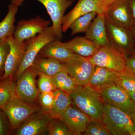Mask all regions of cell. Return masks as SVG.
Wrapping results in <instances>:
<instances>
[{
	"mask_svg": "<svg viewBox=\"0 0 135 135\" xmlns=\"http://www.w3.org/2000/svg\"><path fill=\"white\" fill-rule=\"evenodd\" d=\"M70 95L72 104L90 120L102 121L105 103L97 90L88 85L78 86Z\"/></svg>",
	"mask_w": 135,
	"mask_h": 135,
	"instance_id": "6da1fadb",
	"label": "cell"
},
{
	"mask_svg": "<svg viewBox=\"0 0 135 135\" xmlns=\"http://www.w3.org/2000/svg\"><path fill=\"white\" fill-rule=\"evenodd\" d=\"M101 121L112 135H135V126L130 114L107 104Z\"/></svg>",
	"mask_w": 135,
	"mask_h": 135,
	"instance_id": "7a4b0ae2",
	"label": "cell"
},
{
	"mask_svg": "<svg viewBox=\"0 0 135 135\" xmlns=\"http://www.w3.org/2000/svg\"><path fill=\"white\" fill-rule=\"evenodd\" d=\"M56 39L53 26H49L35 37L26 41V48L24 55L18 69L15 74L17 79L28 68L32 65L34 61L44 46Z\"/></svg>",
	"mask_w": 135,
	"mask_h": 135,
	"instance_id": "3957f363",
	"label": "cell"
},
{
	"mask_svg": "<svg viewBox=\"0 0 135 135\" xmlns=\"http://www.w3.org/2000/svg\"><path fill=\"white\" fill-rule=\"evenodd\" d=\"M105 17L109 44L122 52L127 57L135 53V40L131 30L118 25Z\"/></svg>",
	"mask_w": 135,
	"mask_h": 135,
	"instance_id": "277c9868",
	"label": "cell"
},
{
	"mask_svg": "<svg viewBox=\"0 0 135 135\" xmlns=\"http://www.w3.org/2000/svg\"><path fill=\"white\" fill-rule=\"evenodd\" d=\"M98 91L105 103L129 114L135 113V105L129 94L117 81L107 84Z\"/></svg>",
	"mask_w": 135,
	"mask_h": 135,
	"instance_id": "5b68a950",
	"label": "cell"
},
{
	"mask_svg": "<svg viewBox=\"0 0 135 135\" xmlns=\"http://www.w3.org/2000/svg\"><path fill=\"white\" fill-rule=\"evenodd\" d=\"M88 58L95 65L116 72H123L127 69L126 56L110 44L99 48L94 55Z\"/></svg>",
	"mask_w": 135,
	"mask_h": 135,
	"instance_id": "8992f818",
	"label": "cell"
},
{
	"mask_svg": "<svg viewBox=\"0 0 135 135\" xmlns=\"http://www.w3.org/2000/svg\"><path fill=\"white\" fill-rule=\"evenodd\" d=\"M9 123L11 130H16L38 110L27 101L15 96L7 104L0 106Z\"/></svg>",
	"mask_w": 135,
	"mask_h": 135,
	"instance_id": "52a82bcc",
	"label": "cell"
},
{
	"mask_svg": "<svg viewBox=\"0 0 135 135\" xmlns=\"http://www.w3.org/2000/svg\"><path fill=\"white\" fill-rule=\"evenodd\" d=\"M61 63L64 70L74 79L78 86L88 84L95 65L88 57L79 55L74 59Z\"/></svg>",
	"mask_w": 135,
	"mask_h": 135,
	"instance_id": "ba28073f",
	"label": "cell"
},
{
	"mask_svg": "<svg viewBox=\"0 0 135 135\" xmlns=\"http://www.w3.org/2000/svg\"><path fill=\"white\" fill-rule=\"evenodd\" d=\"M105 17L113 23L131 30L135 22L129 0H116L105 11Z\"/></svg>",
	"mask_w": 135,
	"mask_h": 135,
	"instance_id": "9c48e42d",
	"label": "cell"
},
{
	"mask_svg": "<svg viewBox=\"0 0 135 135\" xmlns=\"http://www.w3.org/2000/svg\"><path fill=\"white\" fill-rule=\"evenodd\" d=\"M24 0H21L23 3ZM46 8L53 23L56 39L62 38V21L66 10L72 5L75 0H36Z\"/></svg>",
	"mask_w": 135,
	"mask_h": 135,
	"instance_id": "30bf717a",
	"label": "cell"
},
{
	"mask_svg": "<svg viewBox=\"0 0 135 135\" xmlns=\"http://www.w3.org/2000/svg\"><path fill=\"white\" fill-rule=\"evenodd\" d=\"M37 71L32 66L26 69L17 79L16 91L17 96L27 102L35 101L38 93L35 83Z\"/></svg>",
	"mask_w": 135,
	"mask_h": 135,
	"instance_id": "8fae6325",
	"label": "cell"
},
{
	"mask_svg": "<svg viewBox=\"0 0 135 135\" xmlns=\"http://www.w3.org/2000/svg\"><path fill=\"white\" fill-rule=\"evenodd\" d=\"M50 24V21L39 16L29 20H22L15 27L13 36L18 41L23 42L36 36L47 28Z\"/></svg>",
	"mask_w": 135,
	"mask_h": 135,
	"instance_id": "7c38bea8",
	"label": "cell"
},
{
	"mask_svg": "<svg viewBox=\"0 0 135 135\" xmlns=\"http://www.w3.org/2000/svg\"><path fill=\"white\" fill-rule=\"evenodd\" d=\"M9 45V51L5 63L4 72L1 79L13 77L18 69L24 55L26 43V41L20 42L13 35L8 38Z\"/></svg>",
	"mask_w": 135,
	"mask_h": 135,
	"instance_id": "4fadbf2b",
	"label": "cell"
},
{
	"mask_svg": "<svg viewBox=\"0 0 135 135\" xmlns=\"http://www.w3.org/2000/svg\"><path fill=\"white\" fill-rule=\"evenodd\" d=\"M53 118L44 111L34 113L16 130L17 135H38L47 131Z\"/></svg>",
	"mask_w": 135,
	"mask_h": 135,
	"instance_id": "5bb4252c",
	"label": "cell"
},
{
	"mask_svg": "<svg viewBox=\"0 0 135 135\" xmlns=\"http://www.w3.org/2000/svg\"><path fill=\"white\" fill-rule=\"evenodd\" d=\"M72 135H83L90 119L77 108L69 107L61 119Z\"/></svg>",
	"mask_w": 135,
	"mask_h": 135,
	"instance_id": "9a60e30c",
	"label": "cell"
},
{
	"mask_svg": "<svg viewBox=\"0 0 135 135\" xmlns=\"http://www.w3.org/2000/svg\"><path fill=\"white\" fill-rule=\"evenodd\" d=\"M95 12L98 15L104 13L94 0H79L76 5L71 11L64 16L62 21V32L65 33L74 20L84 15Z\"/></svg>",
	"mask_w": 135,
	"mask_h": 135,
	"instance_id": "2e32d148",
	"label": "cell"
},
{
	"mask_svg": "<svg viewBox=\"0 0 135 135\" xmlns=\"http://www.w3.org/2000/svg\"><path fill=\"white\" fill-rule=\"evenodd\" d=\"M84 37L100 48L109 45L105 12L97 15L85 33Z\"/></svg>",
	"mask_w": 135,
	"mask_h": 135,
	"instance_id": "e0dca14e",
	"label": "cell"
},
{
	"mask_svg": "<svg viewBox=\"0 0 135 135\" xmlns=\"http://www.w3.org/2000/svg\"><path fill=\"white\" fill-rule=\"evenodd\" d=\"M38 55L43 57L55 59L60 62L72 60L79 56L63 46L62 42L57 39L47 44Z\"/></svg>",
	"mask_w": 135,
	"mask_h": 135,
	"instance_id": "ac0fdd59",
	"label": "cell"
},
{
	"mask_svg": "<svg viewBox=\"0 0 135 135\" xmlns=\"http://www.w3.org/2000/svg\"><path fill=\"white\" fill-rule=\"evenodd\" d=\"M62 44L73 52L84 57L94 55L99 47L84 37L77 36Z\"/></svg>",
	"mask_w": 135,
	"mask_h": 135,
	"instance_id": "d6986e66",
	"label": "cell"
},
{
	"mask_svg": "<svg viewBox=\"0 0 135 135\" xmlns=\"http://www.w3.org/2000/svg\"><path fill=\"white\" fill-rule=\"evenodd\" d=\"M120 73L95 65L88 85L99 90L107 84L117 81Z\"/></svg>",
	"mask_w": 135,
	"mask_h": 135,
	"instance_id": "ffe728a7",
	"label": "cell"
},
{
	"mask_svg": "<svg viewBox=\"0 0 135 135\" xmlns=\"http://www.w3.org/2000/svg\"><path fill=\"white\" fill-rule=\"evenodd\" d=\"M33 66L37 71L53 77L64 70L62 64L55 59L45 57L38 55L33 63Z\"/></svg>",
	"mask_w": 135,
	"mask_h": 135,
	"instance_id": "44dd1931",
	"label": "cell"
},
{
	"mask_svg": "<svg viewBox=\"0 0 135 135\" xmlns=\"http://www.w3.org/2000/svg\"><path fill=\"white\" fill-rule=\"evenodd\" d=\"M19 7V5L15 2H11L9 5L7 14L0 22V40L13 35L16 27V16Z\"/></svg>",
	"mask_w": 135,
	"mask_h": 135,
	"instance_id": "7402d4cb",
	"label": "cell"
},
{
	"mask_svg": "<svg viewBox=\"0 0 135 135\" xmlns=\"http://www.w3.org/2000/svg\"><path fill=\"white\" fill-rule=\"evenodd\" d=\"M55 95L54 106L50 116L53 118L61 119L66 109L72 104L70 94L56 89L54 91Z\"/></svg>",
	"mask_w": 135,
	"mask_h": 135,
	"instance_id": "603a6c76",
	"label": "cell"
},
{
	"mask_svg": "<svg viewBox=\"0 0 135 135\" xmlns=\"http://www.w3.org/2000/svg\"><path fill=\"white\" fill-rule=\"evenodd\" d=\"M53 78L57 89L69 94L78 86L74 79L64 70L57 73Z\"/></svg>",
	"mask_w": 135,
	"mask_h": 135,
	"instance_id": "cb8c5ba5",
	"label": "cell"
},
{
	"mask_svg": "<svg viewBox=\"0 0 135 135\" xmlns=\"http://www.w3.org/2000/svg\"><path fill=\"white\" fill-rule=\"evenodd\" d=\"M16 83L12 77L0 79V106H2L16 95Z\"/></svg>",
	"mask_w": 135,
	"mask_h": 135,
	"instance_id": "d4e9b609",
	"label": "cell"
},
{
	"mask_svg": "<svg viewBox=\"0 0 135 135\" xmlns=\"http://www.w3.org/2000/svg\"><path fill=\"white\" fill-rule=\"evenodd\" d=\"M97 15L96 12H90L74 20L69 27V28L71 30L72 36L79 33H86L91 23Z\"/></svg>",
	"mask_w": 135,
	"mask_h": 135,
	"instance_id": "484cf974",
	"label": "cell"
},
{
	"mask_svg": "<svg viewBox=\"0 0 135 135\" xmlns=\"http://www.w3.org/2000/svg\"><path fill=\"white\" fill-rule=\"evenodd\" d=\"M116 81L127 92H135V76L127 68L120 73Z\"/></svg>",
	"mask_w": 135,
	"mask_h": 135,
	"instance_id": "4316f807",
	"label": "cell"
},
{
	"mask_svg": "<svg viewBox=\"0 0 135 135\" xmlns=\"http://www.w3.org/2000/svg\"><path fill=\"white\" fill-rule=\"evenodd\" d=\"M37 73L39 75L37 84L40 93L53 92L57 89L53 77L40 72Z\"/></svg>",
	"mask_w": 135,
	"mask_h": 135,
	"instance_id": "83f0119b",
	"label": "cell"
},
{
	"mask_svg": "<svg viewBox=\"0 0 135 135\" xmlns=\"http://www.w3.org/2000/svg\"><path fill=\"white\" fill-rule=\"evenodd\" d=\"M84 135H111V134L101 121H89L86 128Z\"/></svg>",
	"mask_w": 135,
	"mask_h": 135,
	"instance_id": "f1b7e54d",
	"label": "cell"
},
{
	"mask_svg": "<svg viewBox=\"0 0 135 135\" xmlns=\"http://www.w3.org/2000/svg\"><path fill=\"white\" fill-rule=\"evenodd\" d=\"M47 131L50 135H72L62 121L56 118L51 121Z\"/></svg>",
	"mask_w": 135,
	"mask_h": 135,
	"instance_id": "f546056e",
	"label": "cell"
},
{
	"mask_svg": "<svg viewBox=\"0 0 135 135\" xmlns=\"http://www.w3.org/2000/svg\"><path fill=\"white\" fill-rule=\"evenodd\" d=\"M40 102L44 111L50 116L54 106L55 95L54 92L41 93L39 96Z\"/></svg>",
	"mask_w": 135,
	"mask_h": 135,
	"instance_id": "4dcf8cb0",
	"label": "cell"
},
{
	"mask_svg": "<svg viewBox=\"0 0 135 135\" xmlns=\"http://www.w3.org/2000/svg\"><path fill=\"white\" fill-rule=\"evenodd\" d=\"M8 38L0 40V77L4 72L5 63L9 51Z\"/></svg>",
	"mask_w": 135,
	"mask_h": 135,
	"instance_id": "1f68e13d",
	"label": "cell"
},
{
	"mask_svg": "<svg viewBox=\"0 0 135 135\" xmlns=\"http://www.w3.org/2000/svg\"><path fill=\"white\" fill-rule=\"evenodd\" d=\"M11 129L7 118L0 109V135L9 134Z\"/></svg>",
	"mask_w": 135,
	"mask_h": 135,
	"instance_id": "d6a6232c",
	"label": "cell"
},
{
	"mask_svg": "<svg viewBox=\"0 0 135 135\" xmlns=\"http://www.w3.org/2000/svg\"><path fill=\"white\" fill-rule=\"evenodd\" d=\"M127 68L135 76V53L127 57Z\"/></svg>",
	"mask_w": 135,
	"mask_h": 135,
	"instance_id": "836d02e7",
	"label": "cell"
},
{
	"mask_svg": "<svg viewBox=\"0 0 135 135\" xmlns=\"http://www.w3.org/2000/svg\"><path fill=\"white\" fill-rule=\"evenodd\" d=\"M131 8L133 13V17L135 21V0H129Z\"/></svg>",
	"mask_w": 135,
	"mask_h": 135,
	"instance_id": "e575fe53",
	"label": "cell"
},
{
	"mask_svg": "<svg viewBox=\"0 0 135 135\" xmlns=\"http://www.w3.org/2000/svg\"><path fill=\"white\" fill-rule=\"evenodd\" d=\"M115 1L116 0H104L103 8L104 12L108 6Z\"/></svg>",
	"mask_w": 135,
	"mask_h": 135,
	"instance_id": "d590c367",
	"label": "cell"
},
{
	"mask_svg": "<svg viewBox=\"0 0 135 135\" xmlns=\"http://www.w3.org/2000/svg\"><path fill=\"white\" fill-rule=\"evenodd\" d=\"M94 1H95V2L96 3L97 5L99 6V7H100L104 11L103 8L104 0H94Z\"/></svg>",
	"mask_w": 135,
	"mask_h": 135,
	"instance_id": "8d00e7d4",
	"label": "cell"
},
{
	"mask_svg": "<svg viewBox=\"0 0 135 135\" xmlns=\"http://www.w3.org/2000/svg\"><path fill=\"white\" fill-rule=\"evenodd\" d=\"M135 105V92H128Z\"/></svg>",
	"mask_w": 135,
	"mask_h": 135,
	"instance_id": "74e56055",
	"label": "cell"
},
{
	"mask_svg": "<svg viewBox=\"0 0 135 135\" xmlns=\"http://www.w3.org/2000/svg\"><path fill=\"white\" fill-rule=\"evenodd\" d=\"M11 2H16L18 4L19 6H21L22 4L21 2V0H11Z\"/></svg>",
	"mask_w": 135,
	"mask_h": 135,
	"instance_id": "f35d334b",
	"label": "cell"
},
{
	"mask_svg": "<svg viewBox=\"0 0 135 135\" xmlns=\"http://www.w3.org/2000/svg\"><path fill=\"white\" fill-rule=\"evenodd\" d=\"M130 115L131 116V118H132L133 123H134L135 126V113L131 114Z\"/></svg>",
	"mask_w": 135,
	"mask_h": 135,
	"instance_id": "ab89813d",
	"label": "cell"
},
{
	"mask_svg": "<svg viewBox=\"0 0 135 135\" xmlns=\"http://www.w3.org/2000/svg\"><path fill=\"white\" fill-rule=\"evenodd\" d=\"M131 31H132V32H133L135 40V22L134 25L133 26V27H132V29H131Z\"/></svg>",
	"mask_w": 135,
	"mask_h": 135,
	"instance_id": "60d3db41",
	"label": "cell"
},
{
	"mask_svg": "<svg viewBox=\"0 0 135 135\" xmlns=\"http://www.w3.org/2000/svg\"><path fill=\"white\" fill-rule=\"evenodd\" d=\"M1 77H0V79H1Z\"/></svg>",
	"mask_w": 135,
	"mask_h": 135,
	"instance_id": "b9f144b4",
	"label": "cell"
}]
</instances>
